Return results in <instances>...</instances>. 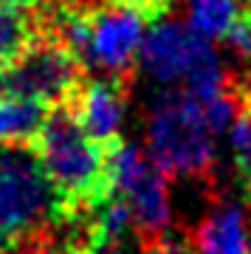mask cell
Instances as JSON below:
<instances>
[{
  "label": "cell",
  "instance_id": "cell-12",
  "mask_svg": "<svg viewBox=\"0 0 251 254\" xmlns=\"http://www.w3.org/2000/svg\"><path fill=\"white\" fill-rule=\"evenodd\" d=\"M34 43V26L26 11L0 9V65L17 60Z\"/></svg>",
  "mask_w": 251,
  "mask_h": 254
},
{
  "label": "cell",
  "instance_id": "cell-15",
  "mask_svg": "<svg viewBox=\"0 0 251 254\" xmlns=\"http://www.w3.org/2000/svg\"><path fill=\"white\" fill-rule=\"evenodd\" d=\"M122 3H127V6H135V9L144 11L147 17L161 20V17H164V11L170 9L172 0H122Z\"/></svg>",
  "mask_w": 251,
  "mask_h": 254
},
{
  "label": "cell",
  "instance_id": "cell-2",
  "mask_svg": "<svg viewBox=\"0 0 251 254\" xmlns=\"http://www.w3.org/2000/svg\"><path fill=\"white\" fill-rule=\"evenodd\" d=\"M60 226V200L31 144H0V254L43 243Z\"/></svg>",
  "mask_w": 251,
  "mask_h": 254
},
{
  "label": "cell",
  "instance_id": "cell-4",
  "mask_svg": "<svg viewBox=\"0 0 251 254\" xmlns=\"http://www.w3.org/2000/svg\"><path fill=\"white\" fill-rule=\"evenodd\" d=\"M141 68L158 85H181L197 99H206L226 91V71L212 40L200 37L189 23L158 20L141 46Z\"/></svg>",
  "mask_w": 251,
  "mask_h": 254
},
{
  "label": "cell",
  "instance_id": "cell-11",
  "mask_svg": "<svg viewBox=\"0 0 251 254\" xmlns=\"http://www.w3.org/2000/svg\"><path fill=\"white\" fill-rule=\"evenodd\" d=\"M229 144H232L234 167L243 178V187H251V91L240 93V110L229 127Z\"/></svg>",
  "mask_w": 251,
  "mask_h": 254
},
{
  "label": "cell",
  "instance_id": "cell-8",
  "mask_svg": "<svg viewBox=\"0 0 251 254\" xmlns=\"http://www.w3.org/2000/svg\"><path fill=\"white\" fill-rule=\"evenodd\" d=\"M195 254H249L246 218L234 203L212 209L192 232Z\"/></svg>",
  "mask_w": 251,
  "mask_h": 254
},
{
  "label": "cell",
  "instance_id": "cell-17",
  "mask_svg": "<svg viewBox=\"0 0 251 254\" xmlns=\"http://www.w3.org/2000/svg\"><path fill=\"white\" fill-rule=\"evenodd\" d=\"M246 192H249V198H251V187H249V190H246Z\"/></svg>",
  "mask_w": 251,
  "mask_h": 254
},
{
  "label": "cell",
  "instance_id": "cell-3",
  "mask_svg": "<svg viewBox=\"0 0 251 254\" xmlns=\"http://www.w3.org/2000/svg\"><path fill=\"white\" fill-rule=\"evenodd\" d=\"M215 136L206 110L189 91L164 93L147 116L150 158L164 175L209 178L215 167Z\"/></svg>",
  "mask_w": 251,
  "mask_h": 254
},
{
  "label": "cell",
  "instance_id": "cell-14",
  "mask_svg": "<svg viewBox=\"0 0 251 254\" xmlns=\"http://www.w3.org/2000/svg\"><path fill=\"white\" fill-rule=\"evenodd\" d=\"M141 254H195L192 243H181V240H172V237L161 235L153 237V240H144L141 243Z\"/></svg>",
  "mask_w": 251,
  "mask_h": 254
},
{
  "label": "cell",
  "instance_id": "cell-5",
  "mask_svg": "<svg viewBox=\"0 0 251 254\" xmlns=\"http://www.w3.org/2000/svg\"><path fill=\"white\" fill-rule=\"evenodd\" d=\"M79 85V60L51 37L34 40L17 60L0 65V93L6 96H20V99L60 108L76 96Z\"/></svg>",
  "mask_w": 251,
  "mask_h": 254
},
{
  "label": "cell",
  "instance_id": "cell-1",
  "mask_svg": "<svg viewBox=\"0 0 251 254\" xmlns=\"http://www.w3.org/2000/svg\"><path fill=\"white\" fill-rule=\"evenodd\" d=\"M34 144L60 200V226H85L90 212L113 195L108 147L88 136L68 105L48 113Z\"/></svg>",
  "mask_w": 251,
  "mask_h": 254
},
{
  "label": "cell",
  "instance_id": "cell-9",
  "mask_svg": "<svg viewBox=\"0 0 251 254\" xmlns=\"http://www.w3.org/2000/svg\"><path fill=\"white\" fill-rule=\"evenodd\" d=\"M45 105L0 93V144H31L43 130Z\"/></svg>",
  "mask_w": 251,
  "mask_h": 254
},
{
  "label": "cell",
  "instance_id": "cell-10",
  "mask_svg": "<svg viewBox=\"0 0 251 254\" xmlns=\"http://www.w3.org/2000/svg\"><path fill=\"white\" fill-rule=\"evenodd\" d=\"M240 17L237 0H187V23L206 40H226Z\"/></svg>",
  "mask_w": 251,
  "mask_h": 254
},
{
  "label": "cell",
  "instance_id": "cell-16",
  "mask_svg": "<svg viewBox=\"0 0 251 254\" xmlns=\"http://www.w3.org/2000/svg\"><path fill=\"white\" fill-rule=\"evenodd\" d=\"M40 0H0V9H14V11H26L31 6H37Z\"/></svg>",
  "mask_w": 251,
  "mask_h": 254
},
{
  "label": "cell",
  "instance_id": "cell-13",
  "mask_svg": "<svg viewBox=\"0 0 251 254\" xmlns=\"http://www.w3.org/2000/svg\"><path fill=\"white\" fill-rule=\"evenodd\" d=\"M226 43L240 60L251 63V14H243L237 23L232 26V31L226 34Z\"/></svg>",
  "mask_w": 251,
  "mask_h": 254
},
{
  "label": "cell",
  "instance_id": "cell-7",
  "mask_svg": "<svg viewBox=\"0 0 251 254\" xmlns=\"http://www.w3.org/2000/svg\"><path fill=\"white\" fill-rule=\"evenodd\" d=\"M73 116L99 144H116L127 116V88L116 79L82 82L76 96L68 102Z\"/></svg>",
  "mask_w": 251,
  "mask_h": 254
},
{
  "label": "cell",
  "instance_id": "cell-6",
  "mask_svg": "<svg viewBox=\"0 0 251 254\" xmlns=\"http://www.w3.org/2000/svg\"><path fill=\"white\" fill-rule=\"evenodd\" d=\"M108 161L113 195H119L127 203L141 243L161 237L164 229L170 226L167 175L158 170V164L147 153H141L133 144H122V141L108 147Z\"/></svg>",
  "mask_w": 251,
  "mask_h": 254
}]
</instances>
